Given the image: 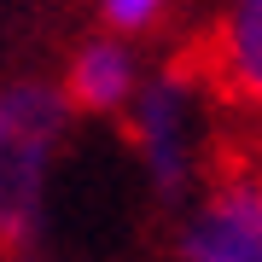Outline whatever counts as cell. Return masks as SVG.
Segmentation results:
<instances>
[{"label": "cell", "instance_id": "cell-1", "mask_svg": "<svg viewBox=\"0 0 262 262\" xmlns=\"http://www.w3.org/2000/svg\"><path fill=\"white\" fill-rule=\"evenodd\" d=\"M76 111L58 76H0V251H35Z\"/></svg>", "mask_w": 262, "mask_h": 262}, {"label": "cell", "instance_id": "cell-2", "mask_svg": "<svg viewBox=\"0 0 262 262\" xmlns=\"http://www.w3.org/2000/svg\"><path fill=\"white\" fill-rule=\"evenodd\" d=\"M204 88L192 64H158L122 111V140L158 204H187L204 187Z\"/></svg>", "mask_w": 262, "mask_h": 262}, {"label": "cell", "instance_id": "cell-3", "mask_svg": "<svg viewBox=\"0 0 262 262\" xmlns=\"http://www.w3.org/2000/svg\"><path fill=\"white\" fill-rule=\"evenodd\" d=\"M181 262H262V169L204 181L175 222Z\"/></svg>", "mask_w": 262, "mask_h": 262}, {"label": "cell", "instance_id": "cell-4", "mask_svg": "<svg viewBox=\"0 0 262 262\" xmlns=\"http://www.w3.org/2000/svg\"><path fill=\"white\" fill-rule=\"evenodd\" d=\"M146 76H151V64H146L140 41L111 35V29H94V35H82L64 53L58 88H64V99H70L76 117H111V122H122V111L134 105Z\"/></svg>", "mask_w": 262, "mask_h": 262}, {"label": "cell", "instance_id": "cell-5", "mask_svg": "<svg viewBox=\"0 0 262 262\" xmlns=\"http://www.w3.org/2000/svg\"><path fill=\"white\" fill-rule=\"evenodd\" d=\"M204 70H210V88L222 99L262 117V0H227L215 12Z\"/></svg>", "mask_w": 262, "mask_h": 262}, {"label": "cell", "instance_id": "cell-6", "mask_svg": "<svg viewBox=\"0 0 262 262\" xmlns=\"http://www.w3.org/2000/svg\"><path fill=\"white\" fill-rule=\"evenodd\" d=\"M181 12V0H94V24L111 29V35H128V41H146Z\"/></svg>", "mask_w": 262, "mask_h": 262}, {"label": "cell", "instance_id": "cell-7", "mask_svg": "<svg viewBox=\"0 0 262 262\" xmlns=\"http://www.w3.org/2000/svg\"><path fill=\"white\" fill-rule=\"evenodd\" d=\"M6 262H53V256H41V251H12Z\"/></svg>", "mask_w": 262, "mask_h": 262}]
</instances>
